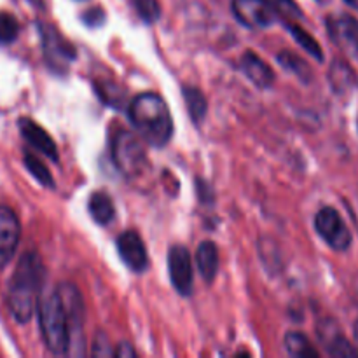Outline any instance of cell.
<instances>
[{"label": "cell", "instance_id": "obj_11", "mask_svg": "<svg viewBox=\"0 0 358 358\" xmlns=\"http://www.w3.org/2000/svg\"><path fill=\"white\" fill-rule=\"evenodd\" d=\"M327 28L332 41L339 48L358 55V20L350 14H339V16L329 17Z\"/></svg>", "mask_w": 358, "mask_h": 358}, {"label": "cell", "instance_id": "obj_15", "mask_svg": "<svg viewBox=\"0 0 358 358\" xmlns=\"http://www.w3.org/2000/svg\"><path fill=\"white\" fill-rule=\"evenodd\" d=\"M240 66L241 70H243L245 76H247L257 87H271L273 84H275V72H273V69L264 62V59L259 58L255 52H245V55L241 56Z\"/></svg>", "mask_w": 358, "mask_h": 358}, {"label": "cell", "instance_id": "obj_5", "mask_svg": "<svg viewBox=\"0 0 358 358\" xmlns=\"http://www.w3.org/2000/svg\"><path fill=\"white\" fill-rule=\"evenodd\" d=\"M59 299L65 306L66 318H69V355H84V303L79 289L72 283H62L58 287Z\"/></svg>", "mask_w": 358, "mask_h": 358}, {"label": "cell", "instance_id": "obj_7", "mask_svg": "<svg viewBox=\"0 0 358 358\" xmlns=\"http://www.w3.org/2000/svg\"><path fill=\"white\" fill-rule=\"evenodd\" d=\"M168 271L175 290L180 296H191L194 287V275H192V257L191 252L182 245H175L168 252Z\"/></svg>", "mask_w": 358, "mask_h": 358}, {"label": "cell", "instance_id": "obj_14", "mask_svg": "<svg viewBox=\"0 0 358 358\" xmlns=\"http://www.w3.org/2000/svg\"><path fill=\"white\" fill-rule=\"evenodd\" d=\"M42 41H44L45 58L52 66H66L70 59L76 58L72 45L52 28H42Z\"/></svg>", "mask_w": 358, "mask_h": 358}, {"label": "cell", "instance_id": "obj_28", "mask_svg": "<svg viewBox=\"0 0 358 358\" xmlns=\"http://www.w3.org/2000/svg\"><path fill=\"white\" fill-rule=\"evenodd\" d=\"M115 357L133 358V357H136V352L131 348V345H128V343H122V345H119L117 348H115Z\"/></svg>", "mask_w": 358, "mask_h": 358}, {"label": "cell", "instance_id": "obj_27", "mask_svg": "<svg viewBox=\"0 0 358 358\" xmlns=\"http://www.w3.org/2000/svg\"><path fill=\"white\" fill-rule=\"evenodd\" d=\"M84 21H86L90 27H94V24H101L105 21V14L101 9H91L84 14Z\"/></svg>", "mask_w": 358, "mask_h": 358}, {"label": "cell", "instance_id": "obj_25", "mask_svg": "<svg viewBox=\"0 0 358 358\" xmlns=\"http://www.w3.org/2000/svg\"><path fill=\"white\" fill-rule=\"evenodd\" d=\"M278 14L287 17H301V10L294 0H266Z\"/></svg>", "mask_w": 358, "mask_h": 358}, {"label": "cell", "instance_id": "obj_20", "mask_svg": "<svg viewBox=\"0 0 358 358\" xmlns=\"http://www.w3.org/2000/svg\"><path fill=\"white\" fill-rule=\"evenodd\" d=\"M276 58H278L280 65H282L287 72H292L294 76L301 77L303 80H310L311 70H310V66H308V63L304 62L301 56L294 55V52H290V51H283V52H280Z\"/></svg>", "mask_w": 358, "mask_h": 358}, {"label": "cell", "instance_id": "obj_12", "mask_svg": "<svg viewBox=\"0 0 358 358\" xmlns=\"http://www.w3.org/2000/svg\"><path fill=\"white\" fill-rule=\"evenodd\" d=\"M17 126H20V131L21 135H23V138L27 140L34 149H37L38 152H42L45 157L55 161V163L58 161V149H56L55 140L48 135V131H45L44 128H41L37 122H34L31 119L27 117L20 119Z\"/></svg>", "mask_w": 358, "mask_h": 358}, {"label": "cell", "instance_id": "obj_4", "mask_svg": "<svg viewBox=\"0 0 358 358\" xmlns=\"http://www.w3.org/2000/svg\"><path fill=\"white\" fill-rule=\"evenodd\" d=\"M112 157L115 166L128 178H136L149 168L147 150L142 140L129 131H121L112 142Z\"/></svg>", "mask_w": 358, "mask_h": 358}, {"label": "cell", "instance_id": "obj_2", "mask_svg": "<svg viewBox=\"0 0 358 358\" xmlns=\"http://www.w3.org/2000/svg\"><path fill=\"white\" fill-rule=\"evenodd\" d=\"M129 121L138 136L152 147H164L173 135V119L166 101L156 93H142L128 108Z\"/></svg>", "mask_w": 358, "mask_h": 358}, {"label": "cell", "instance_id": "obj_24", "mask_svg": "<svg viewBox=\"0 0 358 358\" xmlns=\"http://www.w3.org/2000/svg\"><path fill=\"white\" fill-rule=\"evenodd\" d=\"M136 14L147 23H154L161 16V7L157 0H131Z\"/></svg>", "mask_w": 358, "mask_h": 358}, {"label": "cell", "instance_id": "obj_17", "mask_svg": "<svg viewBox=\"0 0 358 358\" xmlns=\"http://www.w3.org/2000/svg\"><path fill=\"white\" fill-rule=\"evenodd\" d=\"M90 213L93 217V220L100 226L105 224H110L115 217V208L114 203H112L110 196L105 194V192H94L90 198Z\"/></svg>", "mask_w": 358, "mask_h": 358}, {"label": "cell", "instance_id": "obj_13", "mask_svg": "<svg viewBox=\"0 0 358 358\" xmlns=\"http://www.w3.org/2000/svg\"><path fill=\"white\" fill-rule=\"evenodd\" d=\"M318 338H320L322 345L332 357H357L358 352L348 343V339L343 336L341 329L338 324L332 320L322 322L318 327Z\"/></svg>", "mask_w": 358, "mask_h": 358}, {"label": "cell", "instance_id": "obj_8", "mask_svg": "<svg viewBox=\"0 0 358 358\" xmlns=\"http://www.w3.org/2000/svg\"><path fill=\"white\" fill-rule=\"evenodd\" d=\"M233 13L248 28H268L278 16L266 0H233Z\"/></svg>", "mask_w": 358, "mask_h": 358}, {"label": "cell", "instance_id": "obj_1", "mask_svg": "<svg viewBox=\"0 0 358 358\" xmlns=\"http://www.w3.org/2000/svg\"><path fill=\"white\" fill-rule=\"evenodd\" d=\"M44 264L35 252H27L17 262L9 283L7 304L20 324H27L34 315L44 285Z\"/></svg>", "mask_w": 358, "mask_h": 358}, {"label": "cell", "instance_id": "obj_21", "mask_svg": "<svg viewBox=\"0 0 358 358\" xmlns=\"http://www.w3.org/2000/svg\"><path fill=\"white\" fill-rule=\"evenodd\" d=\"M289 30H290V34L294 35V38H296L297 44H299L304 51L310 52V55L313 56L315 59H318V62H322V59H324V52H322L320 44H318V42L315 41V38L311 37L306 30H303V28L297 27V24H289Z\"/></svg>", "mask_w": 358, "mask_h": 358}, {"label": "cell", "instance_id": "obj_10", "mask_svg": "<svg viewBox=\"0 0 358 358\" xmlns=\"http://www.w3.org/2000/svg\"><path fill=\"white\" fill-rule=\"evenodd\" d=\"M117 252L122 262L133 273H143L149 266V255L143 240L135 231H126L117 238Z\"/></svg>", "mask_w": 358, "mask_h": 358}, {"label": "cell", "instance_id": "obj_23", "mask_svg": "<svg viewBox=\"0 0 358 358\" xmlns=\"http://www.w3.org/2000/svg\"><path fill=\"white\" fill-rule=\"evenodd\" d=\"M20 34L17 20L9 13H0V44H10Z\"/></svg>", "mask_w": 358, "mask_h": 358}, {"label": "cell", "instance_id": "obj_30", "mask_svg": "<svg viewBox=\"0 0 358 358\" xmlns=\"http://www.w3.org/2000/svg\"><path fill=\"white\" fill-rule=\"evenodd\" d=\"M355 339H357V345H358V322L355 324Z\"/></svg>", "mask_w": 358, "mask_h": 358}, {"label": "cell", "instance_id": "obj_16", "mask_svg": "<svg viewBox=\"0 0 358 358\" xmlns=\"http://www.w3.org/2000/svg\"><path fill=\"white\" fill-rule=\"evenodd\" d=\"M196 266H198L199 273L206 282H213L219 273L220 257L219 248L213 241H203L196 250Z\"/></svg>", "mask_w": 358, "mask_h": 358}, {"label": "cell", "instance_id": "obj_22", "mask_svg": "<svg viewBox=\"0 0 358 358\" xmlns=\"http://www.w3.org/2000/svg\"><path fill=\"white\" fill-rule=\"evenodd\" d=\"M23 161H24V166H27V170L30 171V173L34 175V177L37 178L42 185H45V187H49V189L55 187V180H52V177H51V171L48 170V166H45L41 159H37L34 154H24Z\"/></svg>", "mask_w": 358, "mask_h": 358}, {"label": "cell", "instance_id": "obj_26", "mask_svg": "<svg viewBox=\"0 0 358 358\" xmlns=\"http://www.w3.org/2000/svg\"><path fill=\"white\" fill-rule=\"evenodd\" d=\"M93 355H96V357L115 355V350L110 348V343H108L107 334H105V332H100V334H98L96 338H94Z\"/></svg>", "mask_w": 358, "mask_h": 358}, {"label": "cell", "instance_id": "obj_29", "mask_svg": "<svg viewBox=\"0 0 358 358\" xmlns=\"http://www.w3.org/2000/svg\"><path fill=\"white\" fill-rule=\"evenodd\" d=\"M346 3H348V6H352V7H355V9H358V0H345Z\"/></svg>", "mask_w": 358, "mask_h": 358}, {"label": "cell", "instance_id": "obj_18", "mask_svg": "<svg viewBox=\"0 0 358 358\" xmlns=\"http://www.w3.org/2000/svg\"><path fill=\"white\" fill-rule=\"evenodd\" d=\"M184 100L187 105V112L191 115V119L194 122H201L205 119L206 110H208V103H206V98L198 87H184Z\"/></svg>", "mask_w": 358, "mask_h": 358}, {"label": "cell", "instance_id": "obj_6", "mask_svg": "<svg viewBox=\"0 0 358 358\" xmlns=\"http://www.w3.org/2000/svg\"><path fill=\"white\" fill-rule=\"evenodd\" d=\"M315 229L318 236L334 250H346L352 245V233L346 227L345 220L338 213V210L325 206L315 217Z\"/></svg>", "mask_w": 358, "mask_h": 358}, {"label": "cell", "instance_id": "obj_3", "mask_svg": "<svg viewBox=\"0 0 358 358\" xmlns=\"http://www.w3.org/2000/svg\"><path fill=\"white\" fill-rule=\"evenodd\" d=\"M38 325L49 352L55 355H66L70 343L69 318L58 290L44 294L38 301Z\"/></svg>", "mask_w": 358, "mask_h": 358}, {"label": "cell", "instance_id": "obj_9", "mask_svg": "<svg viewBox=\"0 0 358 358\" xmlns=\"http://www.w3.org/2000/svg\"><path fill=\"white\" fill-rule=\"evenodd\" d=\"M20 220L9 206L0 205V271L10 262L20 243Z\"/></svg>", "mask_w": 358, "mask_h": 358}, {"label": "cell", "instance_id": "obj_19", "mask_svg": "<svg viewBox=\"0 0 358 358\" xmlns=\"http://www.w3.org/2000/svg\"><path fill=\"white\" fill-rule=\"evenodd\" d=\"M285 350L289 355L306 358V357H318V352L313 348L306 336L299 334V332H289L285 336Z\"/></svg>", "mask_w": 358, "mask_h": 358}]
</instances>
